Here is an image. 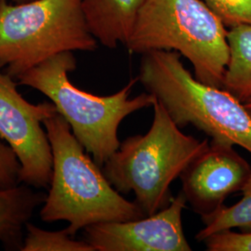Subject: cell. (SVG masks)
I'll return each instance as SVG.
<instances>
[{
  "label": "cell",
  "instance_id": "cell-7",
  "mask_svg": "<svg viewBox=\"0 0 251 251\" xmlns=\"http://www.w3.org/2000/svg\"><path fill=\"white\" fill-rule=\"evenodd\" d=\"M18 86V82L0 69V138L18 157L21 183L49 189L53 158L42 125L58 111L51 101L29 102L19 92Z\"/></svg>",
  "mask_w": 251,
  "mask_h": 251
},
{
  "label": "cell",
  "instance_id": "cell-4",
  "mask_svg": "<svg viewBox=\"0 0 251 251\" xmlns=\"http://www.w3.org/2000/svg\"><path fill=\"white\" fill-rule=\"evenodd\" d=\"M138 78L179 128L195 126L212 141L241 146L251 153V116L243 102L197 79L178 52L143 54Z\"/></svg>",
  "mask_w": 251,
  "mask_h": 251
},
{
  "label": "cell",
  "instance_id": "cell-10",
  "mask_svg": "<svg viewBox=\"0 0 251 251\" xmlns=\"http://www.w3.org/2000/svg\"><path fill=\"white\" fill-rule=\"evenodd\" d=\"M146 0H82L85 18L92 36L101 45H125Z\"/></svg>",
  "mask_w": 251,
  "mask_h": 251
},
{
  "label": "cell",
  "instance_id": "cell-19",
  "mask_svg": "<svg viewBox=\"0 0 251 251\" xmlns=\"http://www.w3.org/2000/svg\"><path fill=\"white\" fill-rule=\"evenodd\" d=\"M1 1H3V0H0V2ZM7 1H9V0H7ZM10 1H12L14 3H23V2H27V1H31V0H10Z\"/></svg>",
  "mask_w": 251,
  "mask_h": 251
},
{
  "label": "cell",
  "instance_id": "cell-8",
  "mask_svg": "<svg viewBox=\"0 0 251 251\" xmlns=\"http://www.w3.org/2000/svg\"><path fill=\"white\" fill-rule=\"evenodd\" d=\"M186 198L180 192L153 215L85 228L84 240L94 251H191L182 227Z\"/></svg>",
  "mask_w": 251,
  "mask_h": 251
},
{
  "label": "cell",
  "instance_id": "cell-17",
  "mask_svg": "<svg viewBox=\"0 0 251 251\" xmlns=\"http://www.w3.org/2000/svg\"><path fill=\"white\" fill-rule=\"evenodd\" d=\"M20 174L21 165L16 153L0 138V189L20 184Z\"/></svg>",
  "mask_w": 251,
  "mask_h": 251
},
{
  "label": "cell",
  "instance_id": "cell-2",
  "mask_svg": "<svg viewBox=\"0 0 251 251\" xmlns=\"http://www.w3.org/2000/svg\"><path fill=\"white\" fill-rule=\"evenodd\" d=\"M75 68V57L72 51H66L54 55L17 80L19 85L36 90L50 99L77 141L102 168L119 148L118 127L122 121L139 110L153 106L156 99L147 91L130 97L138 77L112 95H94L71 82L69 73Z\"/></svg>",
  "mask_w": 251,
  "mask_h": 251
},
{
  "label": "cell",
  "instance_id": "cell-15",
  "mask_svg": "<svg viewBox=\"0 0 251 251\" xmlns=\"http://www.w3.org/2000/svg\"><path fill=\"white\" fill-rule=\"evenodd\" d=\"M226 27L251 25V0H202Z\"/></svg>",
  "mask_w": 251,
  "mask_h": 251
},
{
  "label": "cell",
  "instance_id": "cell-9",
  "mask_svg": "<svg viewBox=\"0 0 251 251\" xmlns=\"http://www.w3.org/2000/svg\"><path fill=\"white\" fill-rule=\"evenodd\" d=\"M251 167L233 145L209 141L208 146L181 173L186 201L200 217L214 213L231 194L241 191Z\"/></svg>",
  "mask_w": 251,
  "mask_h": 251
},
{
  "label": "cell",
  "instance_id": "cell-16",
  "mask_svg": "<svg viewBox=\"0 0 251 251\" xmlns=\"http://www.w3.org/2000/svg\"><path fill=\"white\" fill-rule=\"evenodd\" d=\"M203 243L208 251H251V233L228 230L208 236Z\"/></svg>",
  "mask_w": 251,
  "mask_h": 251
},
{
  "label": "cell",
  "instance_id": "cell-6",
  "mask_svg": "<svg viewBox=\"0 0 251 251\" xmlns=\"http://www.w3.org/2000/svg\"><path fill=\"white\" fill-rule=\"evenodd\" d=\"M97 48L82 0L0 2V69L14 79L54 55Z\"/></svg>",
  "mask_w": 251,
  "mask_h": 251
},
{
  "label": "cell",
  "instance_id": "cell-12",
  "mask_svg": "<svg viewBox=\"0 0 251 251\" xmlns=\"http://www.w3.org/2000/svg\"><path fill=\"white\" fill-rule=\"evenodd\" d=\"M229 61L223 89L244 102L251 99V25H238L227 30Z\"/></svg>",
  "mask_w": 251,
  "mask_h": 251
},
{
  "label": "cell",
  "instance_id": "cell-18",
  "mask_svg": "<svg viewBox=\"0 0 251 251\" xmlns=\"http://www.w3.org/2000/svg\"><path fill=\"white\" fill-rule=\"evenodd\" d=\"M243 104H244V106H245V108L247 109V111L251 114V99L248 100L244 101V102H243Z\"/></svg>",
  "mask_w": 251,
  "mask_h": 251
},
{
  "label": "cell",
  "instance_id": "cell-5",
  "mask_svg": "<svg viewBox=\"0 0 251 251\" xmlns=\"http://www.w3.org/2000/svg\"><path fill=\"white\" fill-rule=\"evenodd\" d=\"M125 47L131 53L176 51L193 65L197 79L223 89L227 29L202 0H146Z\"/></svg>",
  "mask_w": 251,
  "mask_h": 251
},
{
  "label": "cell",
  "instance_id": "cell-14",
  "mask_svg": "<svg viewBox=\"0 0 251 251\" xmlns=\"http://www.w3.org/2000/svg\"><path fill=\"white\" fill-rule=\"evenodd\" d=\"M73 237L66 229L48 231L28 223L22 251H94L84 239Z\"/></svg>",
  "mask_w": 251,
  "mask_h": 251
},
{
  "label": "cell",
  "instance_id": "cell-11",
  "mask_svg": "<svg viewBox=\"0 0 251 251\" xmlns=\"http://www.w3.org/2000/svg\"><path fill=\"white\" fill-rule=\"evenodd\" d=\"M46 196L24 183L0 189V243L6 251H22L26 225Z\"/></svg>",
  "mask_w": 251,
  "mask_h": 251
},
{
  "label": "cell",
  "instance_id": "cell-3",
  "mask_svg": "<svg viewBox=\"0 0 251 251\" xmlns=\"http://www.w3.org/2000/svg\"><path fill=\"white\" fill-rule=\"evenodd\" d=\"M152 107L150 129L125 139L101 168L120 194L134 193L145 216L171 204V183L209 144L183 133L157 100Z\"/></svg>",
  "mask_w": 251,
  "mask_h": 251
},
{
  "label": "cell",
  "instance_id": "cell-1",
  "mask_svg": "<svg viewBox=\"0 0 251 251\" xmlns=\"http://www.w3.org/2000/svg\"><path fill=\"white\" fill-rule=\"evenodd\" d=\"M43 126L53 160L49 193L39 213L42 222H67L65 229L74 236L90 225L145 217L140 206L114 188L59 113Z\"/></svg>",
  "mask_w": 251,
  "mask_h": 251
},
{
  "label": "cell",
  "instance_id": "cell-13",
  "mask_svg": "<svg viewBox=\"0 0 251 251\" xmlns=\"http://www.w3.org/2000/svg\"><path fill=\"white\" fill-rule=\"evenodd\" d=\"M241 192L242 198L236 204L224 205L214 213L201 218L204 228L196 235L198 242H203L214 233L235 228L244 233H251V174Z\"/></svg>",
  "mask_w": 251,
  "mask_h": 251
}]
</instances>
